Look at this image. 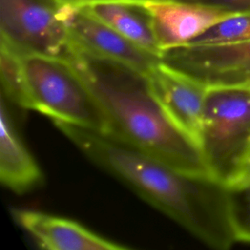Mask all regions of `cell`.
I'll return each mask as SVG.
<instances>
[{"label": "cell", "mask_w": 250, "mask_h": 250, "mask_svg": "<svg viewBox=\"0 0 250 250\" xmlns=\"http://www.w3.org/2000/svg\"><path fill=\"white\" fill-rule=\"evenodd\" d=\"M53 122L88 159L207 246L227 250L237 242L228 187L180 171L108 134Z\"/></svg>", "instance_id": "1"}, {"label": "cell", "mask_w": 250, "mask_h": 250, "mask_svg": "<svg viewBox=\"0 0 250 250\" xmlns=\"http://www.w3.org/2000/svg\"><path fill=\"white\" fill-rule=\"evenodd\" d=\"M68 61L104 111L108 135L180 171L211 177L198 145L165 112L146 74L72 46Z\"/></svg>", "instance_id": "2"}, {"label": "cell", "mask_w": 250, "mask_h": 250, "mask_svg": "<svg viewBox=\"0 0 250 250\" xmlns=\"http://www.w3.org/2000/svg\"><path fill=\"white\" fill-rule=\"evenodd\" d=\"M25 109L109 134V123L97 98L66 59L40 54H19Z\"/></svg>", "instance_id": "3"}, {"label": "cell", "mask_w": 250, "mask_h": 250, "mask_svg": "<svg viewBox=\"0 0 250 250\" xmlns=\"http://www.w3.org/2000/svg\"><path fill=\"white\" fill-rule=\"evenodd\" d=\"M198 146L209 175L236 184L250 152V89L207 87Z\"/></svg>", "instance_id": "4"}, {"label": "cell", "mask_w": 250, "mask_h": 250, "mask_svg": "<svg viewBox=\"0 0 250 250\" xmlns=\"http://www.w3.org/2000/svg\"><path fill=\"white\" fill-rule=\"evenodd\" d=\"M68 5L61 0H0L1 45L18 54L68 59Z\"/></svg>", "instance_id": "5"}, {"label": "cell", "mask_w": 250, "mask_h": 250, "mask_svg": "<svg viewBox=\"0 0 250 250\" xmlns=\"http://www.w3.org/2000/svg\"><path fill=\"white\" fill-rule=\"evenodd\" d=\"M161 62L207 87L250 89V41L196 45L164 50Z\"/></svg>", "instance_id": "6"}, {"label": "cell", "mask_w": 250, "mask_h": 250, "mask_svg": "<svg viewBox=\"0 0 250 250\" xmlns=\"http://www.w3.org/2000/svg\"><path fill=\"white\" fill-rule=\"evenodd\" d=\"M67 5L65 19L72 47L120 62L145 74L161 62L159 56L138 46L81 8Z\"/></svg>", "instance_id": "7"}, {"label": "cell", "mask_w": 250, "mask_h": 250, "mask_svg": "<svg viewBox=\"0 0 250 250\" xmlns=\"http://www.w3.org/2000/svg\"><path fill=\"white\" fill-rule=\"evenodd\" d=\"M141 2L150 15L154 34L162 52L187 45L220 21L240 15L222 6L202 2L183 0Z\"/></svg>", "instance_id": "8"}, {"label": "cell", "mask_w": 250, "mask_h": 250, "mask_svg": "<svg viewBox=\"0 0 250 250\" xmlns=\"http://www.w3.org/2000/svg\"><path fill=\"white\" fill-rule=\"evenodd\" d=\"M146 76L153 95L168 116L198 145L207 86L162 62Z\"/></svg>", "instance_id": "9"}, {"label": "cell", "mask_w": 250, "mask_h": 250, "mask_svg": "<svg viewBox=\"0 0 250 250\" xmlns=\"http://www.w3.org/2000/svg\"><path fill=\"white\" fill-rule=\"evenodd\" d=\"M13 217L38 244L48 250H126L130 247L106 239L83 225L56 215L16 209Z\"/></svg>", "instance_id": "10"}, {"label": "cell", "mask_w": 250, "mask_h": 250, "mask_svg": "<svg viewBox=\"0 0 250 250\" xmlns=\"http://www.w3.org/2000/svg\"><path fill=\"white\" fill-rule=\"evenodd\" d=\"M84 12L107 24L143 49L161 56L149 13L141 1L104 0L81 6Z\"/></svg>", "instance_id": "11"}, {"label": "cell", "mask_w": 250, "mask_h": 250, "mask_svg": "<svg viewBox=\"0 0 250 250\" xmlns=\"http://www.w3.org/2000/svg\"><path fill=\"white\" fill-rule=\"evenodd\" d=\"M0 119V180L14 192H26L39 186L43 175L15 130L3 96Z\"/></svg>", "instance_id": "12"}, {"label": "cell", "mask_w": 250, "mask_h": 250, "mask_svg": "<svg viewBox=\"0 0 250 250\" xmlns=\"http://www.w3.org/2000/svg\"><path fill=\"white\" fill-rule=\"evenodd\" d=\"M244 41H250V13L220 21L188 44H228Z\"/></svg>", "instance_id": "13"}, {"label": "cell", "mask_w": 250, "mask_h": 250, "mask_svg": "<svg viewBox=\"0 0 250 250\" xmlns=\"http://www.w3.org/2000/svg\"><path fill=\"white\" fill-rule=\"evenodd\" d=\"M0 76L2 95L24 108L25 93L20 55L0 44Z\"/></svg>", "instance_id": "14"}, {"label": "cell", "mask_w": 250, "mask_h": 250, "mask_svg": "<svg viewBox=\"0 0 250 250\" xmlns=\"http://www.w3.org/2000/svg\"><path fill=\"white\" fill-rule=\"evenodd\" d=\"M229 197L236 239L250 243V179L229 187Z\"/></svg>", "instance_id": "15"}, {"label": "cell", "mask_w": 250, "mask_h": 250, "mask_svg": "<svg viewBox=\"0 0 250 250\" xmlns=\"http://www.w3.org/2000/svg\"><path fill=\"white\" fill-rule=\"evenodd\" d=\"M197 2L222 6L240 14L250 13V0H198Z\"/></svg>", "instance_id": "16"}, {"label": "cell", "mask_w": 250, "mask_h": 250, "mask_svg": "<svg viewBox=\"0 0 250 250\" xmlns=\"http://www.w3.org/2000/svg\"><path fill=\"white\" fill-rule=\"evenodd\" d=\"M64 3L73 5V6H81L87 3H91V2H96V1H104V0H61ZM128 1H144V0H128ZM183 1H194L197 2L198 0H183Z\"/></svg>", "instance_id": "17"}, {"label": "cell", "mask_w": 250, "mask_h": 250, "mask_svg": "<svg viewBox=\"0 0 250 250\" xmlns=\"http://www.w3.org/2000/svg\"><path fill=\"white\" fill-rule=\"evenodd\" d=\"M248 179H250V152H249V155L247 157V160H246V163H245L242 175H241V177H240V179H239V181L237 183L245 181V180H248Z\"/></svg>", "instance_id": "18"}]
</instances>
